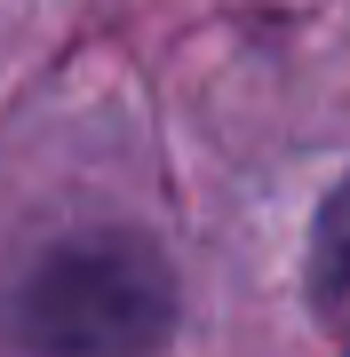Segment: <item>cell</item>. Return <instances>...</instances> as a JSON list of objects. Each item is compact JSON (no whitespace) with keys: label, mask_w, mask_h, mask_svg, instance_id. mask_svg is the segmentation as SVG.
Segmentation results:
<instances>
[{"label":"cell","mask_w":350,"mask_h":357,"mask_svg":"<svg viewBox=\"0 0 350 357\" xmlns=\"http://www.w3.org/2000/svg\"><path fill=\"white\" fill-rule=\"evenodd\" d=\"M168 318L175 286L159 255L128 230L64 238L32 262V278L8 302V326L32 357H152L168 342Z\"/></svg>","instance_id":"obj_1"},{"label":"cell","mask_w":350,"mask_h":357,"mask_svg":"<svg viewBox=\"0 0 350 357\" xmlns=\"http://www.w3.org/2000/svg\"><path fill=\"white\" fill-rule=\"evenodd\" d=\"M311 294L335 326H350V183L326 199L319 238H311Z\"/></svg>","instance_id":"obj_2"}]
</instances>
